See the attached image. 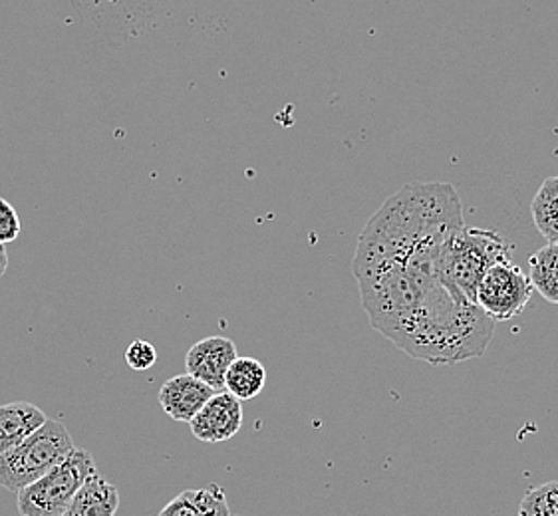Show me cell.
I'll list each match as a JSON object with an SVG mask.
<instances>
[{"label":"cell","mask_w":558,"mask_h":516,"mask_svg":"<svg viewBox=\"0 0 558 516\" xmlns=\"http://www.w3.org/2000/svg\"><path fill=\"white\" fill-rule=\"evenodd\" d=\"M463 225L453 185L408 183L369 217L352 260L372 328L432 366L481 358L495 332L441 269V247Z\"/></svg>","instance_id":"6da1fadb"},{"label":"cell","mask_w":558,"mask_h":516,"mask_svg":"<svg viewBox=\"0 0 558 516\" xmlns=\"http://www.w3.org/2000/svg\"><path fill=\"white\" fill-rule=\"evenodd\" d=\"M513 247L492 229L461 226L447 236L441 247V269L465 298L475 304L481 279L497 262L513 260Z\"/></svg>","instance_id":"7a4b0ae2"},{"label":"cell","mask_w":558,"mask_h":516,"mask_svg":"<svg viewBox=\"0 0 558 516\" xmlns=\"http://www.w3.org/2000/svg\"><path fill=\"white\" fill-rule=\"evenodd\" d=\"M74 447L66 426L57 419H46L23 443L0 455V487L19 493L57 467Z\"/></svg>","instance_id":"3957f363"},{"label":"cell","mask_w":558,"mask_h":516,"mask_svg":"<svg viewBox=\"0 0 558 516\" xmlns=\"http://www.w3.org/2000/svg\"><path fill=\"white\" fill-rule=\"evenodd\" d=\"M92 472H96L94 455L74 447L57 467L19 491V513L21 516L64 515L74 494Z\"/></svg>","instance_id":"277c9868"},{"label":"cell","mask_w":558,"mask_h":516,"mask_svg":"<svg viewBox=\"0 0 558 516\" xmlns=\"http://www.w3.org/2000/svg\"><path fill=\"white\" fill-rule=\"evenodd\" d=\"M533 296V284L525 270L513 260L497 262L481 279L475 304L495 322H507L525 310Z\"/></svg>","instance_id":"5b68a950"},{"label":"cell","mask_w":558,"mask_h":516,"mask_svg":"<svg viewBox=\"0 0 558 516\" xmlns=\"http://www.w3.org/2000/svg\"><path fill=\"white\" fill-rule=\"evenodd\" d=\"M191 433L203 443H223L243 426V405L229 392H217L190 421Z\"/></svg>","instance_id":"8992f818"},{"label":"cell","mask_w":558,"mask_h":516,"mask_svg":"<svg viewBox=\"0 0 558 516\" xmlns=\"http://www.w3.org/2000/svg\"><path fill=\"white\" fill-rule=\"evenodd\" d=\"M235 358L236 346L231 337L209 336L191 346L185 370L215 392H225V373Z\"/></svg>","instance_id":"52a82bcc"},{"label":"cell","mask_w":558,"mask_h":516,"mask_svg":"<svg viewBox=\"0 0 558 516\" xmlns=\"http://www.w3.org/2000/svg\"><path fill=\"white\" fill-rule=\"evenodd\" d=\"M215 393L213 388L193 378L191 373H181L161 385L159 405L171 419L190 423Z\"/></svg>","instance_id":"ba28073f"},{"label":"cell","mask_w":558,"mask_h":516,"mask_svg":"<svg viewBox=\"0 0 558 516\" xmlns=\"http://www.w3.org/2000/svg\"><path fill=\"white\" fill-rule=\"evenodd\" d=\"M120 508V491L100 472H92L62 516H116Z\"/></svg>","instance_id":"9c48e42d"},{"label":"cell","mask_w":558,"mask_h":516,"mask_svg":"<svg viewBox=\"0 0 558 516\" xmlns=\"http://www.w3.org/2000/svg\"><path fill=\"white\" fill-rule=\"evenodd\" d=\"M46 419L45 411L28 402L0 405V455L23 443Z\"/></svg>","instance_id":"30bf717a"},{"label":"cell","mask_w":558,"mask_h":516,"mask_svg":"<svg viewBox=\"0 0 558 516\" xmlns=\"http://www.w3.org/2000/svg\"><path fill=\"white\" fill-rule=\"evenodd\" d=\"M159 516H231L221 484L187 489L161 508Z\"/></svg>","instance_id":"8fae6325"},{"label":"cell","mask_w":558,"mask_h":516,"mask_svg":"<svg viewBox=\"0 0 558 516\" xmlns=\"http://www.w3.org/2000/svg\"><path fill=\"white\" fill-rule=\"evenodd\" d=\"M265 383H267V370L255 358L236 356L225 373V392L231 393L239 402L255 400L258 393L265 390Z\"/></svg>","instance_id":"7c38bea8"},{"label":"cell","mask_w":558,"mask_h":516,"mask_svg":"<svg viewBox=\"0 0 558 516\" xmlns=\"http://www.w3.org/2000/svg\"><path fill=\"white\" fill-rule=\"evenodd\" d=\"M531 214L536 231L550 245H558V175L543 181L535 199L531 202Z\"/></svg>","instance_id":"4fadbf2b"},{"label":"cell","mask_w":558,"mask_h":516,"mask_svg":"<svg viewBox=\"0 0 558 516\" xmlns=\"http://www.w3.org/2000/svg\"><path fill=\"white\" fill-rule=\"evenodd\" d=\"M529 279L533 291L558 306V245L548 243L529 258Z\"/></svg>","instance_id":"5bb4252c"},{"label":"cell","mask_w":558,"mask_h":516,"mask_svg":"<svg viewBox=\"0 0 558 516\" xmlns=\"http://www.w3.org/2000/svg\"><path fill=\"white\" fill-rule=\"evenodd\" d=\"M519 516H558V481L531 489L521 501Z\"/></svg>","instance_id":"9a60e30c"},{"label":"cell","mask_w":558,"mask_h":516,"mask_svg":"<svg viewBox=\"0 0 558 516\" xmlns=\"http://www.w3.org/2000/svg\"><path fill=\"white\" fill-rule=\"evenodd\" d=\"M125 361L134 371H146L156 366L157 349L146 340H135L125 349Z\"/></svg>","instance_id":"2e32d148"},{"label":"cell","mask_w":558,"mask_h":516,"mask_svg":"<svg viewBox=\"0 0 558 516\" xmlns=\"http://www.w3.org/2000/svg\"><path fill=\"white\" fill-rule=\"evenodd\" d=\"M21 219L11 202L0 199V245L14 243L21 235Z\"/></svg>","instance_id":"e0dca14e"},{"label":"cell","mask_w":558,"mask_h":516,"mask_svg":"<svg viewBox=\"0 0 558 516\" xmlns=\"http://www.w3.org/2000/svg\"><path fill=\"white\" fill-rule=\"evenodd\" d=\"M9 270V250L7 245H0V277Z\"/></svg>","instance_id":"ac0fdd59"}]
</instances>
